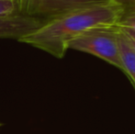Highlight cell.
Returning a JSON list of instances; mask_svg holds the SVG:
<instances>
[{
	"instance_id": "cell-1",
	"label": "cell",
	"mask_w": 135,
	"mask_h": 134,
	"mask_svg": "<svg viewBox=\"0 0 135 134\" xmlns=\"http://www.w3.org/2000/svg\"><path fill=\"white\" fill-rule=\"evenodd\" d=\"M119 16V5L113 0H108L46 20L39 29L20 38L18 41L62 59L72 39L90 29L117 26Z\"/></svg>"
},
{
	"instance_id": "cell-2",
	"label": "cell",
	"mask_w": 135,
	"mask_h": 134,
	"mask_svg": "<svg viewBox=\"0 0 135 134\" xmlns=\"http://www.w3.org/2000/svg\"><path fill=\"white\" fill-rule=\"evenodd\" d=\"M89 53L104 60L109 64L123 72L119 47V27L97 28L72 39L68 44V50Z\"/></svg>"
},
{
	"instance_id": "cell-3",
	"label": "cell",
	"mask_w": 135,
	"mask_h": 134,
	"mask_svg": "<svg viewBox=\"0 0 135 134\" xmlns=\"http://www.w3.org/2000/svg\"><path fill=\"white\" fill-rule=\"evenodd\" d=\"M108 0H18V14L34 17L44 21L87 6Z\"/></svg>"
},
{
	"instance_id": "cell-4",
	"label": "cell",
	"mask_w": 135,
	"mask_h": 134,
	"mask_svg": "<svg viewBox=\"0 0 135 134\" xmlns=\"http://www.w3.org/2000/svg\"><path fill=\"white\" fill-rule=\"evenodd\" d=\"M44 20L22 14L0 17V39H18L39 29Z\"/></svg>"
},
{
	"instance_id": "cell-5",
	"label": "cell",
	"mask_w": 135,
	"mask_h": 134,
	"mask_svg": "<svg viewBox=\"0 0 135 134\" xmlns=\"http://www.w3.org/2000/svg\"><path fill=\"white\" fill-rule=\"evenodd\" d=\"M119 47L123 73L127 75L135 90V52L119 31Z\"/></svg>"
},
{
	"instance_id": "cell-6",
	"label": "cell",
	"mask_w": 135,
	"mask_h": 134,
	"mask_svg": "<svg viewBox=\"0 0 135 134\" xmlns=\"http://www.w3.org/2000/svg\"><path fill=\"white\" fill-rule=\"evenodd\" d=\"M119 7L117 27L135 31V0H113Z\"/></svg>"
},
{
	"instance_id": "cell-7",
	"label": "cell",
	"mask_w": 135,
	"mask_h": 134,
	"mask_svg": "<svg viewBox=\"0 0 135 134\" xmlns=\"http://www.w3.org/2000/svg\"><path fill=\"white\" fill-rule=\"evenodd\" d=\"M18 14L16 0H0V17Z\"/></svg>"
},
{
	"instance_id": "cell-8",
	"label": "cell",
	"mask_w": 135,
	"mask_h": 134,
	"mask_svg": "<svg viewBox=\"0 0 135 134\" xmlns=\"http://www.w3.org/2000/svg\"><path fill=\"white\" fill-rule=\"evenodd\" d=\"M119 31L125 41H127V43L130 45L131 48L135 52V31L130 29H124V28H119Z\"/></svg>"
},
{
	"instance_id": "cell-9",
	"label": "cell",
	"mask_w": 135,
	"mask_h": 134,
	"mask_svg": "<svg viewBox=\"0 0 135 134\" xmlns=\"http://www.w3.org/2000/svg\"><path fill=\"white\" fill-rule=\"evenodd\" d=\"M16 1H17V3H18V0H16Z\"/></svg>"
},
{
	"instance_id": "cell-10",
	"label": "cell",
	"mask_w": 135,
	"mask_h": 134,
	"mask_svg": "<svg viewBox=\"0 0 135 134\" xmlns=\"http://www.w3.org/2000/svg\"><path fill=\"white\" fill-rule=\"evenodd\" d=\"M0 126H1V124H0Z\"/></svg>"
}]
</instances>
